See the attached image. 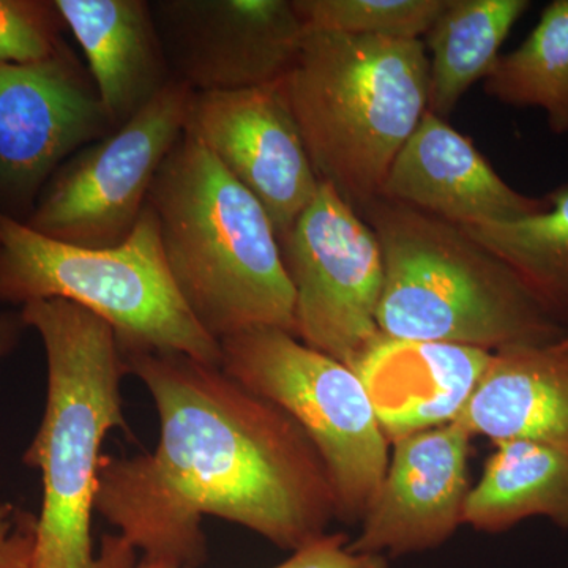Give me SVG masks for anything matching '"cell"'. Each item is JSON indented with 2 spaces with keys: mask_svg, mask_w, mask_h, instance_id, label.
I'll list each match as a JSON object with an SVG mask.
<instances>
[{
  "mask_svg": "<svg viewBox=\"0 0 568 568\" xmlns=\"http://www.w3.org/2000/svg\"><path fill=\"white\" fill-rule=\"evenodd\" d=\"M122 355L155 403L159 446L103 455L95 510L142 558L200 568L207 515L291 552L331 532L338 510L327 467L282 407L189 355Z\"/></svg>",
  "mask_w": 568,
  "mask_h": 568,
  "instance_id": "1",
  "label": "cell"
},
{
  "mask_svg": "<svg viewBox=\"0 0 568 568\" xmlns=\"http://www.w3.org/2000/svg\"><path fill=\"white\" fill-rule=\"evenodd\" d=\"M47 354L43 418L22 462L41 476L32 568H132L136 549L122 536L92 540L104 439L129 429L122 379L129 375L114 331L99 316L62 298L21 306Z\"/></svg>",
  "mask_w": 568,
  "mask_h": 568,
  "instance_id": "2",
  "label": "cell"
},
{
  "mask_svg": "<svg viewBox=\"0 0 568 568\" xmlns=\"http://www.w3.org/2000/svg\"><path fill=\"white\" fill-rule=\"evenodd\" d=\"M168 268L216 342L254 327L295 335V293L263 204L183 132L149 193Z\"/></svg>",
  "mask_w": 568,
  "mask_h": 568,
  "instance_id": "3",
  "label": "cell"
},
{
  "mask_svg": "<svg viewBox=\"0 0 568 568\" xmlns=\"http://www.w3.org/2000/svg\"><path fill=\"white\" fill-rule=\"evenodd\" d=\"M321 182L361 213L428 106L424 40L306 29L280 81Z\"/></svg>",
  "mask_w": 568,
  "mask_h": 568,
  "instance_id": "4",
  "label": "cell"
},
{
  "mask_svg": "<svg viewBox=\"0 0 568 568\" xmlns=\"http://www.w3.org/2000/svg\"><path fill=\"white\" fill-rule=\"evenodd\" d=\"M361 215L383 250L377 327L384 336L496 353L567 334L510 268L457 224L386 197Z\"/></svg>",
  "mask_w": 568,
  "mask_h": 568,
  "instance_id": "5",
  "label": "cell"
},
{
  "mask_svg": "<svg viewBox=\"0 0 568 568\" xmlns=\"http://www.w3.org/2000/svg\"><path fill=\"white\" fill-rule=\"evenodd\" d=\"M62 298L110 325L122 351L189 355L222 366V346L194 320L164 257L159 222L145 205L121 245L54 241L0 211V302Z\"/></svg>",
  "mask_w": 568,
  "mask_h": 568,
  "instance_id": "6",
  "label": "cell"
},
{
  "mask_svg": "<svg viewBox=\"0 0 568 568\" xmlns=\"http://www.w3.org/2000/svg\"><path fill=\"white\" fill-rule=\"evenodd\" d=\"M222 368L304 428L331 476L336 521L361 525L386 476L390 443L353 368L275 327L220 342Z\"/></svg>",
  "mask_w": 568,
  "mask_h": 568,
  "instance_id": "7",
  "label": "cell"
},
{
  "mask_svg": "<svg viewBox=\"0 0 568 568\" xmlns=\"http://www.w3.org/2000/svg\"><path fill=\"white\" fill-rule=\"evenodd\" d=\"M193 93L173 80L129 122L73 153L51 175L24 223L65 244L121 245L148 205L156 173L185 132Z\"/></svg>",
  "mask_w": 568,
  "mask_h": 568,
  "instance_id": "8",
  "label": "cell"
},
{
  "mask_svg": "<svg viewBox=\"0 0 568 568\" xmlns=\"http://www.w3.org/2000/svg\"><path fill=\"white\" fill-rule=\"evenodd\" d=\"M280 246L295 293V336L353 368L381 336L384 256L375 231L321 182Z\"/></svg>",
  "mask_w": 568,
  "mask_h": 568,
  "instance_id": "9",
  "label": "cell"
},
{
  "mask_svg": "<svg viewBox=\"0 0 568 568\" xmlns=\"http://www.w3.org/2000/svg\"><path fill=\"white\" fill-rule=\"evenodd\" d=\"M112 130L65 43L41 61L0 63V200L31 213L59 166Z\"/></svg>",
  "mask_w": 568,
  "mask_h": 568,
  "instance_id": "10",
  "label": "cell"
},
{
  "mask_svg": "<svg viewBox=\"0 0 568 568\" xmlns=\"http://www.w3.org/2000/svg\"><path fill=\"white\" fill-rule=\"evenodd\" d=\"M151 10L171 74L193 92L276 84L306 33L294 0H155Z\"/></svg>",
  "mask_w": 568,
  "mask_h": 568,
  "instance_id": "11",
  "label": "cell"
},
{
  "mask_svg": "<svg viewBox=\"0 0 568 568\" xmlns=\"http://www.w3.org/2000/svg\"><path fill=\"white\" fill-rule=\"evenodd\" d=\"M185 133L263 204L278 241L320 189L280 82L241 91L194 92Z\"/></svg>",
  "mask_w": 568,
  "mask_h": 568,
  "instance_id": "12",
  "label": "cell"
},
{
  "mask_svg": "<svg viewBox=\"0 0 568 568\" xmlns=\"http://www.w3.org/2000/svg\"><path fill=\"white\" fill-rule=\"evenodd\" d=\"M473 439L452 422L390 443L386 476L351 551L396 559L446 545L465 526Z\"/></svg>",
  "mask_w": 568,
  "mask_h": 568,
  "instance_id": "13",
  "label": "cell"
},
{
  "mask_svg": "<svg viewBox=\"0 0 568 568\" xmlns=\"http://www.w3.org/2000/svg\"><path fill=\"white\" fill-rule=\"evenodd\" d=\"M379 197L457 226L514 222L548 207L547 197L511 189L469 138L429 111L396 155Z\"/></svg>",
  "mask_w": 568,
  "mask_h": 568,
  "instance_id": "14",
  "label": "cell"
},
{
  "mask_svg": "<svg viewBox=\"0 0 568 568\" xmlns=\"http://www.w3.org/2000/svg\"><path fill=\"white\" fill-rule=\"evenodd\" d=\"M493 353L452 343L379 338L353 366L388 443L452 424L480 383Z\"/></svg>",
  "mask_w": 568,
  "mask_h": 568,
  "instance_id": "15",
  "label": "cell"
},
{
  "mask_svg": "<svg viewBox=\"0 0 568 568\" xmlns=\"http://www.w3.org/2000/svg\"><path fill=\"white\" fill-rule=\"evenodd\" d=\"M84 52L112 129H119L174 80L145 0H54Z\"/></svg>",
  "mask_w": 568,
  "mask_h": 568,
  "instance_id": "16",
  "label": "cell"
},
{
  "mask_svg": "<svg viewBox=\"0 0 568 568\" xmlns=\"http://www.w3.org/2000/svg\"><path fill=\"white\" fill-rule=\"evenodd\" d=\"M455 422L493 444L532 440L568 454V332L544 345L493 353Z\"/></svg>",
  "mask_w": 568,
  "mask_h": 568,
  "instance_id": "17",
  "label": "cell"
},
{
  "mask_svg": "<svg viewBox=\"0 0 568 568\" xmlns=\"http://www.w3.org/2000/svg\"><path fill=\"white\" fill-rule=\"evenodd\" d=\"M480 480L470 488L463 523L477 532L503 534L530 518L568 530V454L511 439L493 444Z\"/></svg>",
  "mask_w": 568,
  "mask_h": 568,
  "instance_id": "18",
  "label": "cell"
},
{
  "mask_svg": "<svg viewBox=\"0 0 568 568\" xmlns=\"http://www.w3.org/2000/svg\"><path fill=\"white\" fill-rule=\"evenodd\" d=\"M530 6L529 0H447L425 33L426 111L447 121L465 93L488 77L500 47Z\"/></svg>",
  "mask_w": 568,
  "mask_h": 568,
  "instance_id": "19",
  "label": "cell"
},
{
  "mask_svg": "<svg viewBox=\"0 0 568 568\" xmlns=\"http://www.w3.org/2000/svg\"><path fill=\"white\" fill-rule=\"evenodd\" d=\"M545 197L548 207L536 215L459 227L503 261L541 312L568 332V182Z\"/></svg>",
  "mask_w": 568,
  "mask_h": 568,
  "instance_id": "20",
  "label": "cell"
},
{
  "mask_svg": "<svg viewBox=\"0 0 568 568\" xmlns=\"http://www.w3.org/2000/svg\"><path fill=\"white\" fill-rule=\"evenodd\" d=\"M484 81L491 99L538 108L552 133L568 134V0L545 7L528 39L499 55Z\"/></svg>",
  "mask_w": 568,
  "mask_h": 568,
  "instance_id": "21",
  "label": "cell"
},
{
  "mask_svg": "<svg viewBox=\"0 0 568 568\" xmlns=\"http://www.w3.org/2000/svg\"><path fill=\"white\" fill-rule=\"evenodd\" d=\"M447 0H294L306 29L422 40Z\"/></svg>",
  "mask_w": 568,
  "mask_h": 568,
  "instance_id": "22",
  "label": "cell"
},
{
  "mask_svg": "<svg viewBox=\"0 0 568 568\" xmlns=\"http://www.w3.org/2000/svg\"><path fill=\"white\" fill-rule=\"evenodd\" d=\"M65 24L54 3L0 0V63H28L50 58L63 44Z\"/></svg>",
  "mask_w": 568,
  "mask_h": 568,
  "instance_id": "23",
  "label": "cell"
},
{
  "mask_svg": "<svg viewBox=\"0 0 568 568\" xmlns=\"http://www.w3.org/2000/svg\"><path fill=\"white\" fill-rule=\"evenodd\" d=\"M349 540L345 532H327L274 568H390L386 556L351 551Z\"/></svg>",
  "mask_w": 568,
  "mask_h": 568,
  "instance_id": "24",
  "label": "cell"
},
{
  "mask_svg": "<svg viewBox=\"0 0 568 568\" xmlns=\"http://www.w3.org/2000/svg\"><path fill=\"white\" fill-rule=\"evenodd\" d=\"M37 515L0 500V568H32Z\"/></svg>",
  "mask_w": 568,
  "mask_h": 568,
  "instance_id": "25",
  "label": "cell"
},
{
  "mask_svg": "<svg viewBox=\"0 0 568 568\" xmlns=\"http://www.w3.org/2000/svg\"><path fill=\"white\" fill-rule=\"evenodd\" d=\"M24 328H28L22 321L21 312L0 313V362L18 346Z\"/></svg>",
  "mask_w": 568,
  "mask_h": 568,
  "instance_id": "26",
  "label": "cell"
},
{
  "mask_svg": "<svg viewBox=\"0 0 568 568\" xmlns=\"http://www.w3.org/2000/svg\"><path fill=\"white\" fill-rule=\"evenodd\" d=\"M132 568H181L174 566V564L163 562V560H153L148 558H142L140 562L134 564Z\"/></svg>",
  "mask_w": 568,
  "mask_h": 568,
  "instance_id": "27",
  "label": "cell"
},
{
  "mask_svg": "<svg viewBox=\"0 0 568 568\" xmlns=\"http://www.w3.org/2000/svg\"><path fill=\"white\" fill-rule=\"evenodd\" d=\"M0 500H2V499H0Z\"/></svg>",
  "mask_w": 568,
  "mask_h": 568,
  "instance_id": "28",
  "label": "cell"
}]
</instances>
